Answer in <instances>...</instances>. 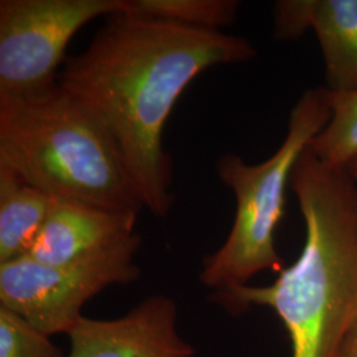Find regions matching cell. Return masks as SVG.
Listing matches in <instances>:
<instances>
[{
	"instance_id": "obj_11",
	"label": "cell",
	"mask_w": 357,
	"mask_h": 357,
	"mask_svg": "<svg viewBox=\"0 0 357 357\" xmlns=\"http://www.w3.org/2000/svg\"><path fill=\"white\" fill-rule=\"evenodd\" d=\"M238 8L237 0H126L123 13L196 29L221 31L236 20Z\"/></svg>"
},
{
	"instance_id": "obj_12",
	"label": "cell",
	"mask_w": 357,
	"mask_h": 357,
	"mask_svg": "<svg viewBox=\"0 0 357 357\" xmlns=\"http://www.w3.org/2000/svg\"><path fill=\"white\" fill-rule=\"evenodd\" d=\"M330 96L331 118L308 149L323 163L347 168L357 158V90Z\"/></svg>"
},
{
	"instance_id": "obj_2",
	"label": "cell",
	"mask_w": 357,
	"mask_h": 357,
	"mask_svg": "<svg viewBox=\"0 0 357 357\" xmlns=\"http://www.w3.org/2000/svg\"><path fill=\"white\" fill-rule=\"evenodd\" d=\"M290 185L306 227L296 261L271 284L211 299L236 315L252 306L273 310L289 333L291 357H336L357 311V180L307 147Z\"/></svg>"
},
{
	"instance_id": "obj_15",
	"label": "cell",
	"mask_w": 357,
	"mask_h": 357,
	"mask_svg": "<svg viewBox=\"0 0 357 357\" xmlns=\"http://www.w3.org/2000/svg\"><path fill=\"white\" fill-rule=\"evenodd\" d=\"M336 357H357V311L345 331Z\"/></svg>"
},
{
	"instance_id": "obj_6",
	"label": "cell",
	"mask_w": 357,
	"mask_h": 357,
	"mask_svg": "<svg viewBox=\"0 0 357 357\" xmlns=\"http://www.w3.org/2000/svg\"><path fill=\"white\" fill-rule=\"evenodd\" d=\"M126 11V0H1L0 102L40 98L59 85L73 36L100 16Z\"/></svg>"
},
{
	"instance_id": "obj_10",
	"label": "cell",
	"mask_w": 357,
	"mask_h": 357,
	"mask_svg": "<svg viewBox=\"0 0 357 357\" xmlns=\"http://www.w3.org/2000/svg\"><path fill=\"white\" fill-rule=\"evenodd\" d=\"M52 203L45 192L0 165V264L31 253Z\"/></svg>"
},
{
	"instance_id": "obj_9",
	"label": "cell",
	"mask_w": 357,
	"mask_h": 357,
	"mask_svg": "<svg viewBox=\"0 0 357 357\" xmlns=\"http://www.w3.org/2000/svg\"><path fill=\"white\" fill-rule=\"evenodd\" d=\"M308 29L319 41L331 93L357 90V0H308Z\"/></svg>"
},
{
	"instance_id": "obj_14",
	"label": "cell",
	"mask_w": 357,
	"mask_h": 357,
	"mask_svg": "<svg viewBox=\"0 0 357 357\" xmlns=\"http://www.w3.org/2000/svg\"><path fill=\"white\" fill-rule=\"evenodd\" d=\"M308 29V0H282L275 6L274 36L295 40Z\"/></svg>"
},
{
	"instance_id": "obj_4",
	"label": "cell",
	"mask_w": 357,
	"mask_h": 357,
	"mask_svg": "<svg viewBox=\"0 0 357 357\" xmlns=\"http://www.w3.org/2000/svg\"><path fill=\"white\" fill-rule=\"evenodd\" d=\"M330 118V90L307 89L290 112L284 139L268 159L257 165L234 153L218 159L217 176L234 195L236 215L227 240L203 261L200 282L212 290L211 298L249 284L262 271L283 268L275 231L284 216L286 190L298 159Z\"/></svg>"
},
{
	"instance_id": "obj_13",
	"label": "cell",
	"mask_w": 357,
	"mask_h": 357,
	"mask_svg": "<svg viewBox=\"0 0 357 357\" xmlns=\"http://www.w3.org/2000/svg\"><path fill=\"white\" fill-rule=\"evenodd\" d=\"M0 357H66L51 336L0 307Z\"/></svg>"
},
{
	"instance_id": "obj_7",
	"label": "cell",
	"mask_w": 357,
	"mask_h": 357,
	"mask_svg": "<svg viewBox=\"0 0 357 357\" xmlns=\"http://www.w3.org/2000/svg\"><path fill=\"white\" fill-rule=\"evenodd\" d=\"M66 357H193L178 331L176 302L167 295L144 298L115 319L82 317L68 333Z\"/></svg>"
},
{
	"instance_id": "obj_3",
	"label": "cell",
	"mask_w": 357,
	"mask_h": 357,
	"mask_svg": "<svg viewBox=\"0 0 357 357\" xmlns=\"http://www.w3.org/2000/svg\"><path fill=\"white\" fill-rule=\"evenodd\" d=\"M0 165L56 200L144 209L109 130L60 85L40 98L0 102Z\"/></svg>"
},
{
	"instance_id": "obj_8",
	"label": "cell",
	"mask_w": 357,
	"mask_h": 357,
	"mask_svg": "<svg viewBox=\"0 0 357 357\" xmlns=\"http://www.w3.org/2000/svg\"><path fill=\"white\" fill-rule=\"evenodd\" d=\"M137 213L53 199L50 215L26 257L63 265L97 255L134 236Z\"/></svg>"
},
{
	"instance_id": "obj_16",
	"label": "cell",
	"mask_w": 357,
	"mask_h": 357,
	"mask_svg": "<svg viewBox=\"0 0 357 357\" xmlns=\"http://www.w3.org/2000/svg\"><path fill=\"white\" fill-rule=\"evenodd\" d=\"M347 168H348V171L352 174V176L357 180V158L349 166L347 167Z\"/></svg>"
},
{
	"instance_id": "obj_1",
	"label": "cell",
	"mask_w": 357,
	"mask_h": 357,
	"mask_svg": "<svg viewBox=\"0 0 357 357\" xmlns=\"http://www.w3.org/2000/svg\"><path fill=\"white\" fill-rule=\"evenodd\" d=\"M257 54L249 38L118 13L89 47L66 59L59 85L109 130L144 209L165 218L174 204L167 121L196 77Z\"/></svg>"
},
{
	"instance_id": "obj_5",
	"label": "cell",
	"mask_w": 357,
	"mask_h": 357,
	"mask_svg": "<svg viewBox=\"0 0 357 357\" xmlns=\"http://www.w3.org/2000/svg\"><path fill=\"white\" fill-rule=\"evenodd\" d=\"M141 243L135 233L113 248L63 265L41 264L31 257L0 264V307L51 337L68 335L90 299L110 286L139 280L135 257Z\"/></svg>"
}]
</instances>
